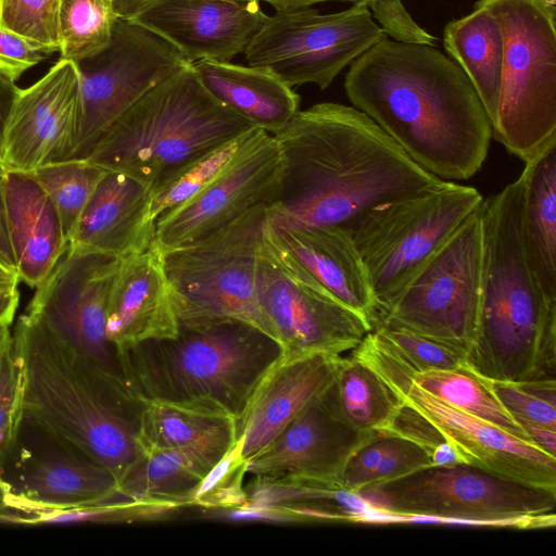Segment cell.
Returning <instances> with one entry per match:
<instances>
[{"mask_svg":"<svg viewBox=\"0 0 556 556\" xmlns=\"http://www.w3.org/2000/svg\"><path fill=\"white\" fill-rule=\"evenodd\" d=\"M387 36L365 4L321 14L285 8L268 16L244 51L248 65L270 71L287 86L326 89L338 74Z\"/></svg>","mask_w":556,"mask_h":556,"instance_id":"cell-12","label":"cell"},{"mask_svg":"<svg viewBox=\"0 0 556 556\" xmlns=\"http://www.w3.org/2000/svg\"><path fill=\"white\" fill-rule=\"evenodd\" d=\"M151 189L134 178L105 172L77 222L68 248L118 260L153 244Z\"/></svg>","mask_w":556,"mask_h":556,"instance_id":"cell-24","label":"cell"},{"mask_svg":"<svg viewBox=\"0 0 556 556\" xmlns=\"http://www.w3.org/2000/svg\"><path fill=\"white\" fill-rule=\"evenodd\" d=\"M359 494L384 516L486 525L553 527L556 493L458 463L428 466Z\"/></svg>","mask_w":556,"mask_h":556,"instance_id":"cell-9","label":"cell"},{"mask_svg":"<svg viewBox=\"0 0 556 556\" xmlns=\"http://www.w3.org/2000/svg\"><path fill=\"white\" fill-rule=\"evenodd\" d=\"M274 7L276 10L285 8L313 7L316 3L327 1H350L357 3L362 0H263Z\"/></svg>","mask_w":556,"mask_h":556,"instance_id":"cell-54","label":"cell"},{"mask_svg":"<svg viewBox=\"0 0 556 556\" xmlns=\"http://www.w3.org/2000/svg\"><path fill=\"white\" fill-rule=\"evenodd\" d=\"M327 394L338 415L363 432L384 430L402 405L381 377L353 354L340 356Z\"/></svg>","mask_w":556,"mask_h":556,"instance_id":"cell-32","label":"cell"},{"mask_svg":"<svg viewBox=\"0 0 556 556\" xmlns=\"http://www.w3.org/2000/svg\"><path fill=\"white\" fill-rule=\"evenodd\" d=\"M238 1H261V0H238Z\"/></svg>","mask_w":556,"mask_h":556,"instance_id":"cell-57","label":"cell"},{"mask_svg":"<svg viewBox=\"0 0 556 556\" xmlns=\"http://www.w3.org/2000/svg\"><path fill=\"white\" fill-rule=\"evenodd\" d=\"M253 127L213 98L190 64L124 112L86 161L152 189L176 167Z\"/></svg>","mask_w":556,"mask_h":556,"instance_id":"cell-6","label":"cell"},{"mask_svg":"<svg viewBox=\"0 0 556 556\" xmlns=\"http://www.w3.org/2000/svg\"><path fill=\"white\" fill-rule=\"evenodd\" d=\"M490 384L497 400L515 419L556 430V380H490Z\"/></svg>","mask_w":556,"mask_h":556,"instance_id":"cell-41","label":"cell"},{"mask_svg":"<svg viewBox=\"0 0 556 556\" xmlns=\"http://www.w3.org/2000/svg\"><path fill=\"white\" fill-rule=\"evenodd\" d=\"M242 446L243 437L240 434L228 452L186 496V507L214 511L240 507L248 502L244 485L248 460L242 454Z\"/></svg>","mask_w":556,"mask_h":556,"instance_id":"cell-38","label":"cell"},{"mask_svg":"<svg viewBox=\"0 0 556 556\" xmlns=\"http://www.w3.org/2000/svg\"><path fill=\"white\" fill-rule=\"evenodd\" d=\"M178 328L161 251L153 243L122 258L106 315V337L117 353L144 341L173 338Z\"/></svg>","mask_w":556,"mask_h":556,"instance_id":"cell-23","label":"cell"},{"mask_svg":"<svg viewBox=\"0 0 556 556\" xmlns=\"http://www.w3.org/2000/svg\"><path fill=\"white\" fill-rule=\"evenodd\" d=\"M482 200L475 188L446 180L435 190L376 206L353 225L352 237L367 269L377 311L399 293Z\"/></svg>","mask_w":556,"mask_h":556,"instance_id":"cell-10","label":"cell"},{"mask_svg":"<svg viewBox=\"0 0 556 556\" xmlns=\"http://www.w3.org/2000/svg\"><path fill=\"white\" fill-rule=\"evenodd\" d=\"M0 282H20L17 274L0 263Z\"/></svg>","mask_w":556,"mask_h":556,"instance_id":"cell-55","label":"cell"},{"mask_svg":"<svg viewBox=\"0 0 556 556\" xmlns=\"http://www.w3.org/2000/svg\"><path fill=\"white\" fill-rule=\"evenodd\" d=\"M341 355H281L253 392L240 418L242 454H258L295 416L331 384Z\"/></svg>","mask_w":556,"mask_h":556,"instance_id":"cell-22","label":"cell"},{"mask_svg":"<svg viewBox=\"0 0 556 556\" xmlns=\"http://www.w3.org/2000/svg\"><path fill=\"white\" fill-rule=\"evenodd\" d=\"M371 332L413 375L466 364V352L452 344L388 326H377Z\"/></svg>","mask_w":556,"mask_h":556,"instance_id":"cell-39","label":"cell"},{"mask_svg":"<svg viewBox=\"0 0 556 556\" xmlns=\"http://www.w3.org/2000/svg\"><path fill=\"white\" fill-rule=\"evenodd\" d=\"M269 136L253 127L162 176L151 189V218L155 222L162 214L190 200Z\"/></svg>","mask_w":556,"mask_h":556,"instance_id":"cell-33","label":"cell"},{"mask_svg":"<svg viewBox=\"0 0 556 556\" xmlns=\"http://www.w3.org/2000/svg\"><path fill=\"white\" fill-rule=\"evenodd\" d=\"M119 261L67 247L36 288L26 313L42 320L100 370L125 382L118 353L106 337L110 292Z\"/></svg>","mask_w":556,"mask_h":556,"instance_id":"cell-15","label":"cell"},{"mask_svg":"<svg viewBox=\"0 0 556 556\" xmlns=\"http://www.w3.org/2000/svg\"><path fill=\"white\" fill-rule=\"evenodd\" d=\"M156 0H106L118 20L135 21Z\"/></svg>","mask_w":556,"mask_h":556,"instance_id":"cell-52","label":"cell"},{"mask_svg":"<svg viewBox=\"0 0 556 556\" xmlns=\"http://www.w3.org/2000/svg\"><path fill=\"white\" fill-rule=\"evenodd\" d=\"M267 17L258 1L156 0L135 21L193 64L244 53Z\"/></svg>","mask_w":556,"mask_h":556,"instance_id":"cell-20","label":"cell"},{"mask_svg":"<svg viewBox=\"0 0 556 556\" xmlns=\"http://www.w3.org/2000/svg\"><path fill=\"white\" fill-rule=\"evenodd\" d=\"M2 187L18 280L37 288L68 247L61 219L31 173L7 169Z\"/></svg>","mask_w":556,"mask_h":556,"instance_id":"cell-25","label":"cell"},{"mask_svg":"<svg viewBox=\"0 0 556 556\" xmlns=\"http://www.w3.org/2000/svg\"><path fill=\"white\" fill-rule=\"evenodd\" d=\"M22 426L17 370L11 338L0 351V498L9 490L2 468L15 451Z\"/></svg>","mask_w":556,"mask_h":556,"instance_id":"cell-42","label":"cell"},{"mask_svg":"<svg viewBox=\"0 0 556 556\" xmlns=\"http://www.w3.org/2000/svg\"><path fill=\"white\" fill-rule=\"evenodd\" d=\"M443 43L463 70L493 125L502 83L504 37L489 9L475 5L468 15L446 24Z\"/></svg>","mask_w":556,"mask_h":556,"instance_id":"cell-30","label":"cell"},{"mask_svg":"<svg viewBox=\"0 0 556 556\" xmlns=\"http://www.w3.org/2000/svg\"><path fill=\"white\" fill-rule=\"evenodd\" d=\"M268 205L179 247L161 251L179 325L237 320L265 331L256 287Z\"/></svg>","mask_w":556,"mask_h":556,"instance_id":"cell-8","label":"cell"},{"mask_svg":"<svg viewBox=\"0 0 556 556\" xmlns=\"http://www.w3.org/2000/svg\"><path fill=\"white\" fill-rule=\"evenodd\" d=\"M381 431L408 439L425 447L429 453L445 441L429 420L405 403H402L389 426Z\"/></svg>","mask_w":556,"mask_h":556,"instance_id":"cell-47","label":"cell"},{"mask_svg":"<svg viewBox=\"0 0 556 556\" xmlns=\"http://www.w3.org/2000/svg\"><path fill=\"white\" fill-rule=\"evenodd\" d=\"M516 420L534 445L556 457V430L520 418Z\"/></svg>","mask_w":556,"mask_h":556,"instance_id":"cell-49","label":"cell"},{"mask_svg":"<svg viewBox=\"0 0 556 556\" xmlns=\"http://www.w3.org/2000/svg\"><path fill=\"white\" fill-rule=\"evenodd\" d=\"M263 236L371 326L377 302L350 229L332 225L283 226L266 220Z\"/></svg>","mask_w":556,"mask_h":556,"instance_id":"cell-21","label":"cell"},{"mask_svg":"<svg viewBox=\"0 0 556 556\" xmlns=\"http://www.w3.org/2000/svg\"><path fill=\"white\" fill-rule=\"evenodd\" d=\"M375 433L345 422L326 390L248 460V475L266 480H312L341 485L348 460Z\"/></svg>","mask_w":556,"mask_h":556,"instance_id":"cell-18","label":"cell"},{"mask_svg":"<svg viewBox=\"0 0 556 556\" xmlns=\"http://www.w3.org/2000/svg\"><path fill=\"white\" fill-rule=\"evenodd\" d=\"M344 89L429 173L464 180L485 161L491 121L466 74L435 46L386 37L350 64Z\"/></svg>","mask_w":556,"mask_h":556,"instance_id":"cell-2","label":"cell"},{"mask_svg":"<svg viewBox=\"0 0 556 556\" xmlns=\"http://www.w3.org/2000/svg\"><path fill=\"white\" fill-rule=\"evenodd\" d=\"M239 437L238 420L230 416L172 403L146 402L137 440L142 453L192 446L227 453Z\"/></svg>","mask_w":556,"mask_h":556,"instance_id":"cell-31","label":"cell"},{"mask_svg":"<svg viewBox=\"0 0 556 556\" xmlns=\"http://www.w3.org/2000/svg\"><path fill=\"white\" fill-rule=\"evenodd\" d=\"M0 172H1V173H3V172H4V169H3L2 167H0Z\"/></svg>","mask_w":556,"mask_h":556,"instance_id":"cell-58","label":"cell"},{"mask_svg":"<svg viewBox=\"0 0 556 556\" xmlns=\"http://www.w3.org/2000/svg\"><path fill=\"white\" fill-rule=\"evenodd\" d=\"M18 87L5 75L0 73V167L3 165V141L8 118L17 93Z\"/></svg>","mask_w":556,"mask_h":556,"instance_id":"cell-48","label":"cell"},{"mask_svg":"<svg viewBox=\"0 0 556 556\" xmlns=\"http://www.w3.org/2000/svg\"><path fill=\"white\" fill-rule=\"evenodd\" d=\"M521 176L526 257L542 298L556 304V141L525 162Z\"/></svg>","mask_w":556,"mask_h":556,"instance_id":"cell-28","label":"cell"},{"mask_svg":"<svg viewBox=\"0 0 556 556\" xmlns=\"http://www.w3.org/2000/svg\"><path fill=\"white\" fill-rule=\"evenodd\" d=\"M63 448V447H62ZM30 460L0 498L22 514L27 508H70L119 500L116 478L68 450Z\"/></svg>","mask_w":556,"mask_h":556,"instance_id":"cell-26","label":"cell"},{"mask_svg":"<svg viewBox=\"0 0 556 556\" xmlns=\"http://www.w3.org/2000/svg\"><path fill=\"white\" fill-rule=\"evenodd\" d=\"M190 64L155 33L136 21L117 18L108 47L76 63L81 118L71 160H86L124 112L155 85Z\"/></svg>","mask_w":556,"mask_h":556,"instance_id":"cell-14","label":"cell"},{"mask_svg":"<svg viewBox=\"0 0 556 556\" xmlns=\"http://www.w3.org/2000/svg\"><path fill=\"white\" fill-rule=\"evenodd\" d=\"M390 437L389 447L367 486L400 478L432 465L430 453L425 447L402 437L392 434Z\"/></svg>","mask_w":556,"mask_h":556,"instance_id":"cell-44","label":"cell"},{"mask_svg":"<svg viewBox=\"0 0 556 556\" xmlns=\"http://www.w3.org/2000/svg\"><path fill=\"white\" fill-rule=\"evenodd\" d=\"M12 339L23 425L104 467L118 482L142 454L137 437L146 402L35 315L18 317Z\"/></svg>","mask_w":556,"mask_h":556,"instance_id":"cell-3","label":"cell"},{"mask_svg":"<svg viewBox=\"0 0 556 556\" xmlns=\"http://www.w3.org/2000/svg\"><path fill=\"white\" fill-rule=\"evenodd\" d=\"M60 0H0V26L54 53Z\"/></svg>","mask_w":556,"mask_h":556,"instance_id":"cell-40","label":"cell"},{"mask_svg":"<svg viewBox=\"0 0 556 556\" xmlns=\"http://www.w3.org/2000/svg\"><path fill=\"white\" fill-rule=\"evenodd\" d=\"M52 52L0 26V73L16 83Z\"/></svg>","mask_w":556,"mask_h":556,"instance_id":"cell-46","label":"cell"},{"mask_svg":"<svg viewBox=\"0 0 556 556\" xmlns=\"http://www.w3.org/2000/svg\"><path fill=\"white\" fill-rule=\"evenodd\" d=\"M2 174L0 172V263L9 269L15 270V261L11 247L8 219L5 213L3 187H2Z\"/></svg>","mask_w":556,"mask_h":556,"instance_id":"cell-51","label":"cell"},{"mask_svg":"<svg viewBox=\"0 0 556 556\" xmlns=\"http://www.w3.org/2000/svg\"><path fill=\"white\" fill-rule=\"evenodd\" d=\"M273 136L282 157L280 193L267 207L273 224L351 230L374 207L446 181L354 106L324 102L299 110Z\"/></svg>","mask_w":556,"mask_h":556,"instance_id":"cell-1","label":"cell"},{"mask_svg":"<svg viewBox=\"0 0 556 556\" xmlns=\"http://www.w3.org/2000/svg\"><path fill=\"white\" fill-rule=\"evenodd\" d=\"M390 434L377 431L350 457L343 470L341 486L358 493L371 481L374 472L390 444Z\"/></svg>","mask_w":556,"mask_h":556,"instance_id":"cell-45","label":"cell"},{"mask_svg":"<svg viewBox=\"0 0 556 556\" xmlns=\"http://www.w3.org/2000/svg\"><path fill=\"white\" fill-rule=\"evenodd\" d=\"M412 381L447 405L531 442L523 428L497 400L490 380L471 369L467 363L452 369L417 372Z\"/></svg>","mask_w":556,"mask_h":556,"instance_id":"cell-34","label":"cell"},{"mask_svg":"<svg viewBox=\"0 0 556 556\" xmlns=\"http://www.w3.org/2000/svg\"><path fill=\"white\" fill-rule=\"evenodd\" d=\"M281 152L273 135L178 207L155 220L154 245L166 251L190 242L280 193Z\"/></svg>","mask_w":556,"mask_h":556,"instance_id":"cell-17","label":"cell"},{"mask_svg":"<svg viewBox=\"0 0 556 556\" xmlns=\"http://www.w3.org/2000/svg\"><path fill=\"white\" fill-rule=\"evenodd\" d=\"M18 303V282H0V325L13 323Z\"/></svg>","mask_w":556,"mask_h":556,"instance_id":"cell-50","label":"cell"},{"mask_svg":"<svg viewBox=\"0 0 556 556\" xmlns=\"http://www.w3.org/2000/svg\"><path fill=\"white\" fill-rule=\"evenodd\" d=\"M256 287L265 331L283 355L354 350L370 324L343 305L291 256L264 236L257 258Z\"/></svg>","mask_w":556,"mask_h":556,"instance_id":"cell-13","label":"cell"},{"mask_svg":"<svg viewBox=\"0 0 556 556\" xmlns=\"http://www.w3.org/2000/svg\"><path fill=\"white\" fill-rule=\"evenodd\" d=\"M430 457L433 466H448L463 463L456 448L447 441L437 445L431 451Z\"/></svg>","mask_w":556,"mask_h":556,"instance_id":"cell-53","label":"cell"},{"mask_svg":"<svg viewBox=\"0 0 556 556\" xmlns=\"http://www.w3.org/2000/svg\"><path fill=\"white\" fill-rule=\"evenodd\" d=\"M116 20L106 0H60V59L77 63L102 51L111 41Z\"/></svg>","mask_w":556,"mask_h":556,"instance_id":"cell-35","label":"cell"},{"mask_svg":"<svg viewBox=\"0 0 556 556\" xmlns=\"http://www.w3.org/2000/svg\"><path fill=\"white\" fill-rule=\"evenodd\" d=\"M181 508L174 504L132 500H114L70 508H27L22 511L24 526L56 523H115L157 520Z\"/></svg>","mask_w":556,"mask_h":556,"instance_id":"cell-37","label":"cell"},{"mask_svg":"<svg viewBox=\"0 0 556 556\" xmlns=\"http://www.w3.org/2000/svg\"><path fill=\"white\" fill-rule=\"evenodd\" d=\"M379 27L392 40L434 46L437 38L421 28L408 13L402 0H363Z\"/></svg>","mask_w":556,"mask_h":556,"instance_id":"cell-43","label":"cell"},{"mask_svg":"<svg viewBox=\"0 0 556 556\" xmlns=\"http://www.w3.org/2000/svg\"><path fill=\"white\" fill-rule=\"evenodd\" d=\"M504 37L492 137L527 162L556 141L555 7L545 0H478Z\"/></svg>","mask_w":556,"mask_h":556,"instance_id":"cell-7","label":"cell"},{"mask_svg":"<svg viewBox=\"0 0 556 556\" xmlns=\"http://www.w3.org/2000/svg\"><path fill=\"white\" fill-rule=\"evenodd\" d=\"M225 454L202 446L143 452L117 482L118 497L184 508L186 496Z\"/></svg>","mask_w":556,"mask_h":556,"instance_id":"cell-29","label":"cell"},{"mask_svg":"<svg viewBox=\"0 0 556 556\" xmlns=\"http://www.w3.org/2000/svg\"><path fill=\"white\" fill-rule=\"evenodd\" d=\"M361 2V1H359Z\"/></svg>","mask_w":556,"mask_h":556,"instance_id":"cell-59","label":"cell"},{"mask_svg":"<svg viewBox=\"0 0 556 556\" xmlns=\"http://www.w3.org/2000/svg\"><path fill=\"white\" fill-rule=\"evenodd\" d=\"M81 118L79 73L75 62L59 59L27 88H18L4 134L5 170L30 173L68 161Z\"/></svg>","mask_w":556,"mask_h":556,"instance_id":"cell-16","label":"cell"},{"mask_svg":"<svg viewBox=\"0 0 556 556\" xmlns=\"http://www.w3.org/2000/svg\"><path fill=\"white\" fill-rule=\"evenodd\" d=\"M276 340L237 320L179 325L173 338L118 354L128 389L143 402H165L240 420L268 369L281 357Z\"/></svg>","mask_w":556,"mask_h":556,"instance_id":"cell-5","label":"cell"},{"mask_svg":"<svg viewBox=\"0 0 556 556\" xmlns=\"http://www.w3.org/2000/svg\"><path fill=\"white\" fill-rule=\"evenodd\" d=\"M523 203L520 175L480 204V305L466 363L490 380H556V304L542 298L526 257Z\"/></svg>","mask_w":556,"mask_h":556,"instance_id":"cell-4","label":"cell"},{"mask_svg":"<svg viewBox=\"0 0 556 556\" xmlns=\"http://www.w3.org/2000/svg\"><path fill=\"white\" fill-rule=\"evenodd\" d=\"M192 66L213 98L270 135L299 111L300 96L266 68L214 60Z\"/></svg>","mask_w":556,"mask_h":556,"instance_id":"cell-27","label":"cell"},{"mask_svg":"<svg viewBox=\"0 0 556 556\" xmlns=\"http://www.w3.org/2000/svg\"><path fill=\"white\" fill-rule=\"evenodd\" d=\"M11 325H0V351L5 343L12 338Z\"/></svg>","mask_w":556,"mask_h":556,"instance_id":"cell-56","label":"cell"},{"mask_svg":"<svg viewBox=\"0 0 556 556\" xmlns=\"http://www.w3.org/2000/svg\"><path fill=\"white\" fill-rule=\"evenodd\" d=\"M399 400L429 420L456 448L463 463L556 493V457L533 443L447 405L413 381Z\"/></svg>","mask_w":556,"mask_h":556,"instance_id":"cell-19","label":"cell"},{"mask_svg":"<svg viewBox=\"0 0 556 556\" xmlns=\"http://www.w3.org/2000/svg\"><path fill=\"white\" fill-rule=\"evenodd\" d=\"M105 172L86 160L51 163L30 172L51 198L67 242Z\"/></svg>","mask_w":556,"mask_h":556,"instance_id":"cell-36","label":"cell"},{"mask_svg":"<svg viewBox=\"0 0 556 556\" xmlns=\"http://www.w3.org/2000/svg\"><path fill=\"white\" fill-rule=\"evenodd\" d=\"M482 263L480 206L371 323L405 329L468 352L477 328Z\"/></svg>","mask_w":556,"mask_h":556,"instance_id":"cell-11","label":"cell"}]
</instances>
